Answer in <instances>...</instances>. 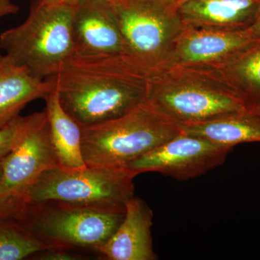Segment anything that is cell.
Masks as SVG:
<instances>
[{
	"instance_id": "4",
	"label": "cell",
	"mask_w": 260,
	"mask_h": 260,
	"mask_svg": "<svg viewBox=\"0 0 260 260\" xmlns=\"http://www.w3.org/2000/svg\"><path fill=\"white\" fill-rule=\"evenodd\" d=\"M180 133L146 100L112 120L82 127L84 160L89 167H126Z\"/></svg>"
},
{
	"instance_id": "7",
	"label": "cell",
	"mask_w": 260,
	"mask_h": 260,
	"mask_svg": "<svg viewBox=\"0 0 260 260\" xmlns=\"http://www.w3.org/2000/svg\"><path fill=\"white\" fill-rule=\"evenodd\" d=\"M124 213L50 202L26 204L16 220L49 247L97 251L115 232Z\"/></svg>"
},
{
	"instance_id": "19",
	"label": "cell",
	"mask_w": 260,
	"mask_h": 260,
	"mask_svg": "<svg viewBox=\"0 0 260 260\" xmlns=\"http://www.w3.org/2000/svg\"><path fill=\"white\" fill-rule=\"evenodd\" d=\"M20 116L5 127L0 129V161L10 153L18 136Z\"/></svg>"
},
{
	"instance_id": "13",
	"label": "cell",
	"mask_w": 260,
	"mask_h": 260,
	"mask_svg": "<svg viewBox=\"0 0 260 260\" xmlns=\"http://www.w3.org/2000/svg\"><path fill=\"white\" fill-rule=\"evenodd\" d=\"M54 87L51 78H38L6 54H0V129L18 117L29 103L45 99Z\"/></svg>"
},
{
	"instance_id": "23",
	"label": "cell",
	"mask_w": 260,
	"mask_h": 260,
	"mask_svg": "<svg viewBox=\"0 0 260 260\" xmlns=\"http://www.w3.org/2000/svg\"><path fill=\"white\" fill-rule=\"evenodd\" d=\"M247 29L254 39L260 38V3L256 9L254 20Z\"/></svg>"
},
{
	"instance_id": "2",
	"label": "cell",
	"mask_w": 260,
	"mask_h": 260,
	"mask_svg": "<svg viewBox=\"0 0 260 260\" xmlns=\"http://www.w3.org/2000/svg\"><path fill=\"white\" fill-rule=\"evenodd\" d=\"M147 100L179 125L208 122L248 110L210 67L172 65L151 72Z\"/></svg>"
},
{
	"instance_id": "12",
	"label": "cell",
	"mask_w": 260,
	"mask_h": 260,
	"mask_svg": "<svg viewBox=\"0 0 260 260\" xmlns=\"http://www.w3.org/2000/svg\"><path fill=\"white\" fill-rule=\"evenodd\" d=\"M153 213L144 200L132 198L122 221L97 252L109 260H155L151 228Z\"/></svg>"
},
{
	"instance_id": "6",
	"label": "cell",
	"mask_w": 260,
	"mask_h": 260,
	"mask_svg": "<svg viewBox=\"0 0 260 260\" xmlns=\"http://www.w3.org/2000/svg\"><path fill=\"white\" fill-rule=\"evenodd\" d=\"M128 54L153 71L172 64L186 28L177 0H111Z\"/></svg>"
},
{
	"instance_id": "18",
	"label": "cell",
	"mask_w": 260,
	"mask_h": 260,
	"mask_svg": "<svg viewBox=\"0 0 260 260\" xmlns=\"http://www.w3.org/2000/svg\"><path fill=\"white\" fill-rule=\"evenodd\" d=\"M49 248L16 219L0 220V260H21Z\"/></svg>"
},
{
	"instance_id": "22",
	"label": "cell",
	"mask_w": 260,
	"mask_h": 260,
	"mask_svg": "<svg viewBox=\"0 0 260 260\" xmlns=\"http://www.w3.org/2000/svg\"><path fill=\"white\" fill-rule=\"evenodd\" d=\"M18 11L19 7L11 0H0V18L17 14Z\"/></svg>"
},
{
	"instance_id": "5",
	"label": "cell",
	"mask_w": 260,
	"mask_h": 260,
	"mask_svg": "<svg viewBox=\"0 0 260 260\" xmlns=\"http://www.w3.org/2000/svg\"><path fill=\"white\" fill-rule=\"evenodd\" d=\"M136 176L126 167H58L39 177L25 195V202L125 212L126 203L135 197Z\"/></svg>"
},
{
	"instance_id": "17",
	"label": "cell",
	"mask_w": 260,
	"mask_h": 260,
	"mask_svg": "<svg viewBox=\"0 0 260 260\" xmlns=\"http://www.w3.org/2000/svg\"><path fill=\"white\" fill-rule=\"evenodd\" d=\"M179 126L182 133L232 150L241 143L260 142V114L249 110L208 122Z\"/></svg>"
},
{
	"instance_id": "15",
	"label": "cell",
	"mask_w": 260,
	"mask_h": 260,
	"mask_svg": "<svg viewBox=\"0 0 260 260\" xmlns=\"http://www.w3.org/2000/svg\"><path fill=\"white\" fill-rule=\"evenodd\" d=\"M210 68L218 73L248 110L260 109V38Z\"/></svg>"
},
{
	"instance_id": "25",
	"label": "cell",
	"mask_w": 260,
	"mask_h": 260,
	"mask_svg": "<svg viewBox=\"0 0 260 260\" xmlns=\"http://www.w3.org/2000/svg\"><path fill=\"white\" fill-rule=\"evenodd\" d=\"M189 1V0H179V2H178V5H181L182 4V3H185V2Z\"/></svg>"
},
{
	"instance_id": "24",
	"label": "cell",
	"mask_w": 260,
	"mask_h": 260,
	"mask_svg": "<svg viewBox=\"0 0 260 260\" xmlns=\"http://www.w3.org/2000/svg\"><path fill=\"white\" fill-rule=\"evenodd\" d=\"M51 3H62V4L76 5L80 0H47Z\"/></svg>"
},
{
	"instance_id": "11",
	"label": "cell",
	"mask_w": 260,
	"mask_h": 260,
	"mask_svg": "<svg viewBox=\"0 0 260 260\" xmlns=\"http://www.w3.org/2000/svg\"><path fill=\"white\" fill-rule=\"evenodd\" d=\"M254 39L247 28L212 30L186 25L174 49L172 65L215 66Z\"/></svg>"
},
{
	"instance_id": "9",
	"label": "cell",
	"mask_w": 260,
	"mask_h": 260,
	"mask_svg": "<svg viewBox=\"0 0 260 260\" xmlns=\"http://www.w3.org/2000/svg\"><path fill=\"white\" fill-rule=\"evenodd\" d=\"M231 150L205 138L181 131L126 167L136 175L158 172L179 181H186L223 164Z\"/></svg>"
},
{
	"instance_id": "16",
	"label": "cell",
	"mask_w": 260,
	"mask_h": 260,
	"mask_svg": "<svg viewBox=\"0 0 260 260\" xmlns=\"http://www.w3.org/2000/svg\"><path fill=\"white\" fill-rule=\"evenodd\" d=\"M45 101L44 110L49 134L59 167L66 169L86 167L82 151V127L61 107L56 85Z\"/></svg>"
},
{
	"instance_id": "14",
	"label": "cell",
	"mask_w": 260,
	"mask_h": 260,
	"mask_svg": "<svg viewBox=\"0 0 260 260\" xmlns=\"http://www.w3.org/2000/svg\"><path fill=\"white\" fill-rule=\"evenodd\" d=\"M260 0H189L179 5L186 26L212 30L247 28Z\"/></svg>"
},
{
	"instance_id": "1",
	"label": "cell",
	"mask_w": 260,
	"mask_h": 260,
	"mask_svg": "<svg viewBox=\"0 0 260 260\" xmlns=\"http://www.w3.org/2000/svg\"><path fill=\"white\" fill-rule=\"evenodd\" d=\"M151 72L128 54H75L49 78L65 112L84 127L119 117L146 101Z\"/></svg>"
},
{
	"instance_id": "3",
	"label": "cell",
	"mask_w": 260,
	"mask_h": 260,
	"mask_svg": "<svg viewBox=\"0 0 260 260\" xmlns=\"http://www.w3.org/2000/svg\"><path fill=\"white\" fill-rule=\"evenodd\" d=\"M75 6L38 0L23 23L0 34V49L38 78L54 76L76 51Z\"/></svg>"
},
{
	"instance_id": "21",
	"label": "cell",
	"mask_w": 260,
	"mask_h": 260,
	"mask_svg": "<svg viewBox=\"0 0 260 260\" xmlns=\"http://www.w3.org/2000/svg\"><path fill=\"white\" fill-rule=\"evenodd\" d=\"M3 176V168L0 162V181ZM27 203L21 200H5L0 198V220L16 219Z\"/></svg>"
},
{
	"instance_id": "26",
	"label": "cell",
	"mask_w": 260,
	"mask_h": 260,
	"mask_svg": "<svg viewBox=\"0 0 260 260\" xmlns=\"http://www.w3.org/2000/svg\"><path fill=\"white\" fill-rule=\"evenodd\" d=\"M254 112L258 113V114H260V109H258V110H257V111H256V112Z\"/></svg>"
},
{
	"instance_id": "10",
	"label": "cell",
	"mask_w": 260,
	"mask_h": 260,
	"mask_svg": "<svg viewBox=\"0 0 260 260\" xmlns=\"http://www.w3.org/2000/svg\"><path fill=\"white\" fill-rule=\"evenodd\" d=\"M73 30L75 54H128L111 0H80L75 6Z\"/></svg>"
},
{
	"instance_id": "27",
	"label": "cell",
	"mask_w": 260,
	"mask_h": 260,
	"mask_svg": "<svg viewBox=\"0 0 260 260\" xmlns=\"http://www.w3.org/2000/svg\"><path fill=\"white\" fill-rule=\"evenodd\" d=\"M179 0H177V3H178V2H179Z\"/></svg>"
},
{
	"instance_id": "8",
	"label": "cell",
	"mask_w": 260,
	"mask_h": 260,
	"mask_svg": "<svg viewBox=\"0 0 260 260\" xmlns=\"http://www.w3.org/2000/svg\"><path fill=\"white\" fill-rule=\"evenodd\" d=\"M0 162V198L25 202V195L39 177L46 171L59 167L45 110L20 116L14 146Z\"/></svg>"
},
{
	"instance_id": "20",
	"label": "cell",
	"mask_w": 260,
	"mask_h": 260,
	"mask_svg": "<svg viewBox=\"0 0 260 260\" xmlns=\"http://www.w3.org/2000/svg\"><path fill=\"white\" fill-rule=\"evenodd\" d=\"M73 249L49 248L34 254V259L39 260H81L87 256L75 253Z\"/></svg>"
}]
</instances>
